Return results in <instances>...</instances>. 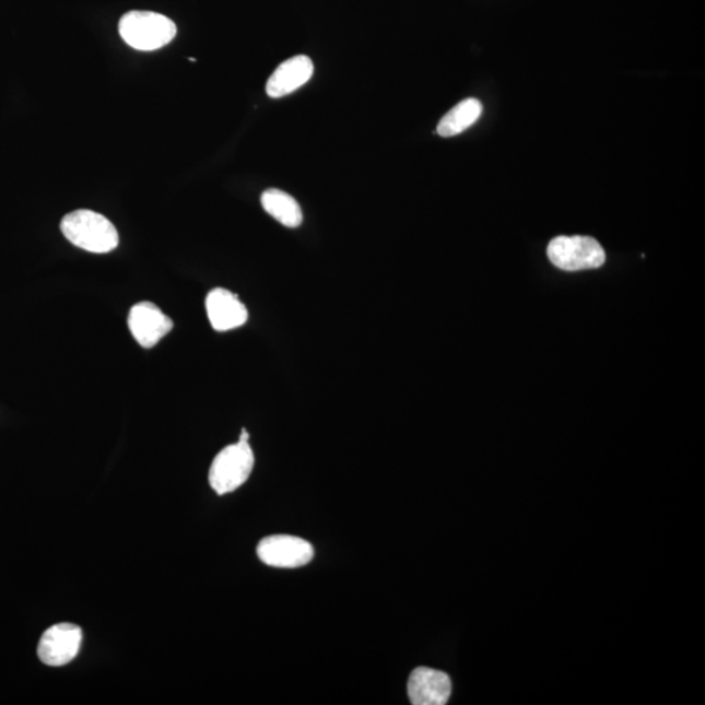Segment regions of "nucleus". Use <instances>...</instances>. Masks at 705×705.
Listing matches in <instances>:
<instances>
[{
  "instance_id": "1",
  "label": "nucleus",
  "mask_w": 705,
  "mask_h": 705,
  "mask_svg": "<svg viewBox=\"0 0 705 705\" xmlns=\"http://www.w3.org/2000/svg\"><path fill=\"white\" fill-rule=\"evenodd\" d=\"M60 231L73 246L93 254H107L117 248L119 235L109 220L90 210L66 214Z\"/></svg>"
},
{
  "instance_id": "2",
  "label": "nucleus",
  "mask_w": 705,
  "mask_h": 705,
  "mask_svg": "<svg viewBox=\"0 0 705 705\" xmlns=\"http://www.w3.org/2000/svg\"><path fill=\"white\" fill-rule=\"evenodd\" d=\"M119 35L132 49L153 51L173 42L177 26L161 13L131 11L120 19Z\"/></svg>"
},
{
  "instance_id": "3",
  "label": "nucleus",
  "mask_w": 705,
  "mask_h": 705,
  "mask_svg": "<svg viewBox=\"0 0 705 705\" xmlns=\"http://www.w3.org/2000/svg\"><path fill=\"white\" fill-rule=\"evenodd\" d=\"M255 465L248 442L238 440L227 446L214 458L210 469V483L219 495L235 492L250 477Z\"/></svg>"
},
{
  "instance_id": "4",
  "label": "nucleus",
  "mask_w": 705,
  "mask_h": 705,
  "mask_svg": "<svg viewBox=\"0 0 705 705\" xmlns=\"http://www.w3.org/2000/svg\"><path fill=\"white\" fill-rule=\"evenodd\" d=\"M548 257L556 268L567 272L595 270L606 263L607 259L599 242L584 235H561L554 238L548 246Z\"/></svg>"
},
{
  "instance_id": "5",
  "label": "nucleus",
  "mask_w": 705,
  "mask_h": 705,
  "mask_svg": "<svg viewBox=\"0 0 705 705\" xmlns=\"http://www.w3.org/2000/svg\"><path fill=\"white\" fill-rule=\"evenodd\" d=\"M257 553L267 566L278 568H298L306 566L314 559L310 542L286 534L270 536L261 540Z\"/></svg>"
},
{
  "instance_id": "6",
  "label": "nucleus",
  "mask_w": 705,
  "mask_h": 705,
  "mask_svg": "<svg viewBox=\"0 0 705 705\" xmlns=\"http://www.w3.org/2000/svg\"><path fill=\"white\" fill-rule=\"evenodd\" d=\"M83 631L75 624L60 623L45 631L38 644V657L47 667H64L79 654Z\"/></svg>"
},
{
  "instance_id": "7",
  "label": "nucleus",
  "mask_w": 705,
  "mask_h": 705,
  "mask_svg": "<svg viewBox=\"0 0 705 705\" xmlns=\"http://www.w3.org/2000/svg\"><path fill=\"white\" fill-rule=\"evenodd\" d=\"M129 327L139 344L150 349L157 345V342L172 331L174 325L152 302H140L130 310Z\"/></svg>"
},
{
  "instance_id": "8",
  "label": "nucleus",
  "mask_w": 705,
  "mask_h": 705,
  "mask_svg": "<svg viewBox=\"0 0 705 705\" xmlns=\"http://www.w3.org/2000/svg\"><path fill=\"white\" fill-rule=\"evenodd\" d=\"M453 693V683L443 671L418 668L408 681V695L413 705H445Z\"/></svg>"
},
{
  "instance_id": "9",
  "label": "nucleus",
  "mask_w": 705,
  "mask_h": 705,
  "mask_svg": "<svg viewBox=\"0 0 705 705\" xmlns=\"http://www.w3.org/2000/svg\"><path fill=\"white\" fill-rule=\"evenodd\" d=\"M205 307L211 326L219 332L244 326L248 318L247 308L238 298L226 289L218 287L207 295Z\"/></svg>"
},
{
  "instance_id": "10",
  "label": "nucleus",
  "mask_w": 705,
  "mask_h": 705,
  "mask_svg": "<svg viewBox=\"0 0 705 705\" xmlns=\"http://www.w3.org/2000/svg\"><path fill=\"white\" fill-rule=\"evenodd\" d=\"M314 75L313 60L297 56L285 60L268 79L266 91L271 98L287 96L304 86Z\"/></svg>"
},
{
  "instance_id": "11",
  "label": "nucleus",
  "mask_w": 705,
  "mask_h": 705,
  "mask_svg": "<svg viewBox=\"0 0 705 705\" xmlns=\"http://www.w3.org/2000/svg\"><path fill=\"white\" fill-rule=\"evenodd\" d=\"M261 205L270 216L286 227H298L304 221L298 201L278 188H270L261 195Z\"/></svg>"
},
{
  "instance_id": "12",
  "label": "nucleus",
  "mask_w": 705,
  "mask_h": 705,
  "mask_svg": "<svg viewBox=\"0 0 705 705\" xmlns=\"http://www.w3.org/2000/svg\"><path fill=\"white\" fill-rule=\"evenodd\" d=\"M482 116V104L479 99L467 98L460 104L453 107L438 125L439 136L442 138H453L465 132L470 126H473Z\"/></svg>"
}]
</instances>
